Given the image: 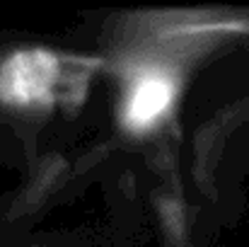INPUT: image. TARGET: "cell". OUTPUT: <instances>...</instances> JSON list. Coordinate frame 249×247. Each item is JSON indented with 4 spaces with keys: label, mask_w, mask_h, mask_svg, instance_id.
Listing matches in <instances>:
<instances>
[{
    "label": "cell",
    "mask_w": 249,
    "mask_h": 247,
    "mask_svg": "<svg viewBox=\"0 0 249 247\" xmlns=\"http://www.w3.org/2000/svg\"><path fill=\"white\" fill-rule=\"evenodd\" d=\"M172 95H174V82L167 76H145L136 82V87L131 90V95L126 97L124 104V124L133 131H143L150 129L158 116H162L167 107L172 104Z\"/></svg>",
    "instance_id": "obj_1"
}]
</instances>
